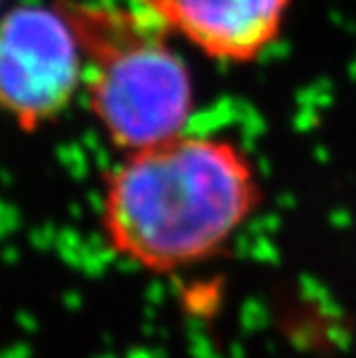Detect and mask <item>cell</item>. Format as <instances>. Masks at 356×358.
<instances>
[{
    "mask_svg": "<svg viewBox=\"0 0 356 358\" xmlns=\"http://www.w3.org/2000/svg\"><path fill=\"white\" fill-rule=\"evenodd\" d=\"M262 198L260 174L241 144L183 131L122 152L104 174L99 230L124 262L174 275L223 253Z\"/></svg>",
    "mask_w": 356,
    "mask_h": 358,
    "instance_id": "cell-1",
    "label": "cell"
},
{
    "mask_svg": "<svg viewBox=\"0 0 356 358\" xmlns=\"http://www.w3.org/2000/svg\"><path fill=\"white\" fill-rule=\"evenodd\" d=\"M56 3L73 24L84 54L88 110L120 155L187 131L196 84L172 45L174 35L144 0L134 7Z\"/></svg>",
    "mask_w": 356,
    "mask_h": 358,
    "instance_id": "cell-2",
    "label": "cell"
},
{
    "mask_svg": "<svg viewBox=\"0 0 356 358\" xmlns=\"http://www.w3.org/2000/svg\"><path fill=\"white\" fill-rule=\"evenodd\" d=\"M84 88V54L58 3L0 15V112L22 134L56 122Z\"/></svg>",
    "mask_w": 356,
    "mask_h": 358,
    "instance_id": "cell-3",
    "label": "cell"
},
{
    "mask_svg": "<svg viewBox=\"0 0 356 358\" xmlns=\"http://www.w3.org/2000/svg\"><path fill=\"white\" fill-rule=\"evenodd\" d=\"M174 37L223 64H251L281 39L294 0H144Z\"/></svg>",
    "mask_w": 356,
    "mask_h": 358,
    "instance_id": "cell-4",
    "label": "cell"
}]
</instances>
